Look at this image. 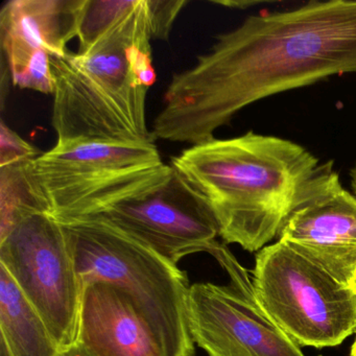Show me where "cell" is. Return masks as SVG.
<instances>
[{
  "mask_svg": "<svg viewBox=\"0 0 356 356\" xmlns=\"http://www.w3.org/2000/svg\"><path fill=\"white\" fill-rule=\"evenodd\" d=\"M343 74H356V0L249 16L172 76L152 134L206 143L251 104Z\"/></svg>",
  "mask_w": 356,
  "mask_h": 356,
  "instance_id": "6da1fadb",
  "label": "cell"
},
{
  "mask_svg": "<svg viewBox=\"0 0 356 356\" xmlns=\"http://www.w3.org/2000/svg\"><path fill=\"white\" fill-rule=\"evenodd\" d=\"M170 165L203 195L218 235L249 252L280 234L289 216L335 174L287 139L248 132L191 145Z\"/></svg>",
  "mask_w": 356,
  "mask_h": 356,
  "instance_id": "7a4b0ae2",
  "label": "cell"
},
{
  "mask_svg": "<svg viewBox=\"0 0 356 356\" xmlns=\"http://www.w3.org/2000/svg\"><path fill=\"white\" fill-rule=\"evenodd\" d=\"M147 0L87 53L51 56L57 141L155 143L147 95L156 82Z\"/></svg>",
  "mask_w": 356,
  "mask_h": 356,
  "instance_id": "3957f363",
  "label": "cell"
},
{
  "mask_svg": "<svg viewBox=\"0 0 356 356\" xmlns=\"http://www.w3.org/2000/svg\"><path fill=\"white\" fill-rule=\"evenodd\" d=\"M76 264L81 291L104 281L129 293L163 356H195L189 329L187 274L177 264L99 218L60 222Z\"/></svg>",
  "mask_w": 356,
  "mask_h": 356,
  "instance_id": "277c9868",
  "label": "cell"
},
{
  "mask_svg": "<svg viewBox=\"0 0 356 356\" xmlns=\"http://www.w3.org/2000/svg\"><path fill=\"white\" fill-rule=\"evenodd\" d=\"M24 180L43 213L59 222L99 216L166 180L172 166L155 143L57 141L22 164Z\"/></svg>",
  "mask_w": 356,
  "mask_h": 356,
  "instance_id": "5b68a950",
  "label": "cell"
},
{
  "mask_svg": "<svg viewBox=\"0 0 356 356\" xmlns=\"http://www.w3.org/2000/svg\"><path fill=\"white\" fill-rule=\"evenodd\" d=\"M252 285L262 312L299 347H334L356 331L353 289L282 241L258 252Z\"/></svg>",
  "mask_w": 356,
  "mask_h": 356,
  "instance_id": "8992f818",
  "label": "cell"
},
{
  "mask_svg": "<svg viewBox=\"0 0 356 356\" xmlns=\"http://www.w3.org/2000/svg\"><path fill=\"white\" fill-rule=\"evenodd\" d=\"M0 264L40 314L62 351L76 345L82 291L61 222L47 213L24 218L0 239Z\"/></svg>",
  "mask_w": 356,
  "mask_h": 356,
  "instance_id": "52a82bcc",
  "label": "cell"
},
{
  "mask_svg": "<svg viewBox=\"0 0 356 356\" xmlns=\"http://www.w3.org/2000/svg\"><path fill=\"white\" fill-rule=\"evenodd\" d=\"M92 218L106 220L174 264L199 252L212 255L220 245L209 205L174 168L155 188Z\"/></svg>",
  "mask_w": 356,
  "mask_h": 356,
  "instance_id": "ba28073f",
  "label": "cell"
},
{
  "mask_svg": "<svg viewBox=\"0 0 356 356\" xmlns=\"http://www.w3.org/2000/svg\"><path fill=\"white\" fill-rule=\"evenodd\" d=\"M187 316L193 341L209 356H305L253 296L234 287L191 285Z\"/></svg>",
  "mask_w": 356,
  "mask_h": 356,
  "instance_id": "9c48e42d",
  "label": "cell"
},
{
  "mask_svg": "<svg viewBox=\"0 0 356 356\" xmlns=\"http://www.w3.org/2000/svg\"><path fill=\"white\" fill-rule=\"evenodd\" d=\"M278 237L350 286L356 275V195L335 172L293 211Z\"/></svg>",
  "mask_w": 356,
  "mask_h": 356,
  "instance_id": "30bf717a",
  "label": "cell"
},
{
  "mask_svg": "<svg viewBox=\"0 0 356 356\" xmlns=\"http://www.w3.org/2000/svg\"><path fill=\"white\" fill-rule=\"evenodd\" d=\"M76 343L95 356H163L132 298L104 281L83 289Z\"/></svg>",
  "mask_w": 356,
  "mask_h": 356,
  "instance_id": "8fae6325",
  "label": "cell"
},
{
  "mask_svg": "<svg viewBox=\"0 0 356 356\" xmlns=\"http://www.w3.org/2000/svg\"><path fill=\"white\" fill-rule=\"evenodd\" d=\"M83 0H11L0 11V44L8 72L17 74L39 51L64 56L78 37Z\"/></svg>",
  "mask_w": 356,
  "mask_h": 356,
  "instance_id": "7c38bea8",
  "label": "cell"
},
{
  "mask_svg": "<svg viewBox=\"0 0 356 356\" xmlns=\"http://www.w3.org/2000/svg\"><path fill=\"white\" fill-rule=\"evenodd\" d=\"M0 331L12 356H61L49 327L1 264Z\"/></svg>",
  "mask_w": 356,
  "mask_h": 356,
  "instance_id": "4fadbf2b",
  "label": "cell"
},
{
  "mask_svg": "<svg viewBox=\"0 0 356 356\" xmlns=\"http://www.w3.org/2000/svg\"><path fill=\"white\" fill-rule=\"evenodd\" d=\"M141 0H83L79 15V54L95 47L116 24L140 5Z\"/></svg>",
  "mask_w": 356,
  "mask_h": 356,
  "instance_id": "5bb4252c",
  "label": "cell"
},
{
  "mask_svg": "<svg viewBox=\"0 0 356 356\" xmlns=\"http://www.w3.org/2000/svg\"><path fill=\"white\" fill-rule=\"evenodd\" d=\"M22 164L0 168V239L24 218L43 213L29 191Z\"/></svg>",
  "mask_w": 356,
  "mask_h": 356,
  "instance_id": "9a60e30c",
  "label": "cell"
},
{
  "mask_svg": "<svg viewBox=\"0 0 356 356\" xmlns=\"http://www.w3.org/2000/svg\"><path fill=\"white\" fill-rule=\"evenodd\" d=\"M15 86L22 89H32L45 95L55 92V79L51 70V55L39 51L15 76H12Z\"/></svg>",
  "mask_w": 356,
  "mask_h": 356,
  "instance_id": "2e32d148",
  "label": "cell"
},
{
  "mask_svg": "<svg viewBox=\"0 0 356 356\" xmlns=\"http://www.w3.org/2000/svg\"><path fill=\"white\" fill-rule=\"evenodd\" d=\"M41 155L34 145L24 140L5 122L0 124V168L26 163Z\"/></svg>",
  "mask_w": 356,
  "mask_h": 356,
  "instance_id": "e0dca14e",
  "label": "cell"
},
{
  "mask_svg": "<svg viewBox=\"0 0 356 356\" xmlns=\"http://www.w3.org/2000/svg\"><path fill=\"white\" fill-rule=\"evenodd\" d=\"M188 0H147L153 38L168 40L172 26Z\"/></svg>",
  "mask_w": 356,
  "mask_h": 356,
  "instance_id": "ac0fdd59",
  "label": "cell"
},
{
  "mask_svg": "<svg viewBox=\"0 0 356 356\" xmlns=\"http://www.w3.org/2000/svg\"><path fill=\"white\" fill-rule=\"evenodd\" d=\"M61 356H95L88 350L85 349L83 346L76 343L68 349L63 350Z\"/></svg>",
  "mask_w": 356,
  "mask_h": 356,
  "instance_id": "d6986e66",
  "label": "cell"
},
{
  "mask_svg": "<svg viewBox=\"0 0 356 356\" xmlns=\"http://www.w3.org/2000/svg\"><path fill=\"white\" fill-rule=\"evenodd\" d=\"M216 5L225 6V7L234 8V9H247L248 7L258 5L259 1H212Z\"/></svg>",
  "mask_w": 356,
  "mask_h": 356,
  "instance_id": "ffe728a7",
  "label": "cell"
},
{
  "mask_svg": "<svg viewBox=\"0 0 356 356\" xmlns=\"http://www.w3.org/2000/svg\"><path fill=\"white\" fill-rule=\"evenodd\" d=\"M351 185L352 191H353L354 195H356V163L351 172Z\"/></svg>",
  "mask_w": 356,
  "mask_h": 356,
  "instance_id": "44dd1931",
  "label": "cell"
},
{
  "mask_svg": "<svg viewBox=\"0 0 356 356\" xmlns=\"http://www.w3.org/2000/svg\"><path fill=\"white\" fill-rule=\"evenodd\" d=\"M0 356H12L11 353H10L9 349H8L7 346H6V343H3V341H1V347H0Z\"/></svg>",
  "mask_w": 356,
  "mask_h": 356,
  "instance_id": "7402d4cb",
  "label": "cell"
},
{
  "mask_svg": "<svg viewBox=\"0 0 356 356\" xmlns=\"http://www.w3.org/2000/svg\"><path fill=\"white\" fill-rule=\"evenodd\" d=\"M350 356H356V339L354 341L353 345H352Z\"/></svg>",
  "mask_w": 356,
  "mask_h": 356,
  "instance_id": "603a6c76",
  "label": "cell"
},
{
  "mask_svg": "<svg viewBox=\"0 0 356 356\" xmlns=\"http://www.w3.org/2000/svg\"><path fill=\"white\" fill-rule=\"evenodd\" d=\"M352 289H353L354 293H356V275L354 277L353 281H352L351 285H350Z\"/></svg>",
  "mask_w": 356,
  "mask_h": 356,
  "instance_id": "cb8c5ba5",
  "label": "cell"
},
{
  "mask_svg": "<svg viewBox=\"0 0 356 356\" xmlns=\"http://www.w3.org/2000/svg\"><path fill=\"white\" fill-rule=\"evenodd\" d=\"M320 356H322V355H320Z\"/></svg>",
  "mask_w": 356,
  "mask_h": 356,
  "instance_id": "d4e9b609",
  "label": "cell"
}]
</instances>
